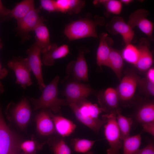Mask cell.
<instances>
[{
	"label": "cell",
	"instance_id": "obj_1",
	"mask_svg": "<svg viewBox=\"0 0 154 154\" xmlns=\"http://www.w3.org/2000/svg\"><path fill=\"white\" fill-rule=\"evenodd\" d=\"M68 105L76 119L84 125L97 133L106 122L99 118L102 110L96 104H92L86 98L81 99Z\"/></svg>",
	"mask_w": 154,
	"mask_h": 154
},
{
	"label": "cell",
	"instance_id": "obj_2",
	"mask_svg": "<svg viewBox=\"0 0 154 154\" xmlns=\"http://www.w3.org/2000/svg\"><path fill=\"white\" fill-rule=\"evenodd\" d=\"M104 18L96 15L93 18L86 17L70 22L65 27L64 33L70 41L88 38H98L96 28L104 26Z\"/></svg>",
	"mask_w": 154,
	"mask_h": 154
},
{
	"label": "cell",
	"instance_id": "obj_3",
	"mask_svg": "<svg viewBox=\"0 0 154 154\" xmlns=\"http://www.w3.org/2000/svg\"><path fill=\"white\" fill-rule=\"evenodd\" d=\"M59 79V76L56 75L43 89L39 98H30L35 110L47 109L54 113H57L60 112L61 106L68 105V103L66 99L59 98L58 97Z\"/></svg>",
	"mask_w": 154,
	"mask_h": 154
},
{
	"label": "cell",
	"instance_id": "obj_4",
	"mask_svg": "<svg viewBox=\"0 0 154 154\" xmlns=\"http://www.w3.org/2000/svg\"><path fill=\"white\" fill-rule=\"evenodd\" d=\"M116 115L117 111L102 116V118L106 121L104 126V135L110 146L107 151V154H120L119 149L123 145L117 123Z\"/></svg>",
	"mask_w": 154,
	"mask_h": 154
},
{
	"label": "cell",
	"instance_id": "obj_5",
	"mask_svg": "<svg viewBox=\"0 0 154 154\" xmlns=\"http://www.w3.org/2000/svg\"><path fill=\"white\" fill-rule=\"evenodd\" d=\"M63 83L62 94L66 97L68 104L86 98L94 93V91L88 84L73 80L67 76Z\"/></svg>",
	"mask_w": 154,
	"mask_h": 154
},
{
	"label": "cell",
	"instance_id": "obj_6",
	"mask_svg": "<svg viewBox=\"0 0 154 154\" xmlns=\"http://www.w3.org/2000/svg\"><path fill=\"white\" fill-rule=\"evenodd\" d=\"M21 144L19 138L5 122L0 105V154H19Z\"/></svg>",
	"mask_w": 154,
	"mask_h": 154
},
{
	"label": "cell",
	"instance_id": "obj_7",
	"mask_svg": "<svg viewBox=\"0 0 154 154\" xmlns=\"http://www.w3.org/2000/svg\"><path fill=\"white\" fill-rule=\"evenodd\" d=\"M6 112L7 115H11L13 118L21 129L24 130L30 120L31 109L28 100L24 97L17 104L13 102L9 103Z\"/></svg>",
	"mask_w": 154,
	"mask_h": 154
},
{
	"label": "cell",
	"instance_id": "obj_8",
	"mask_svg": "<svg viewBox=\"0 0 154 154\" xmlns=\"http://www.w3.org/2000/svg\"><path fill=\"white\" fill-rule=\"evenodd\" d=\"M8 66L13 70L16 78V83L24 89L33 84L31 77V70L27 58L15 57L9 61Z\"/></svg>",
	"mask_w": 154,
	"mask_h": 154
},
{
	"label": "cell",
	"instance_id": "obj_9",
	"mask_svg": "<svg viewBox=\"0 0 154 154\" xmlns=\"http://www.w3.org/2000/svg\"><path fill=\"white\" fill-rule=\"evenodd\" d=\"M149 15L148 11L143 9H138L129 15L127 24L133 29L137 27L147 37L153 41L154 24L147 19Z\"/></svg>",
	"mask_w": 154,
	"mask_h": 154
},
{
	"label": "cell",
	"instance_id": "obj_10",
	"mask_svg": "<svg viewBox=\"0 0 154 154\" xmlns=\"http://www.w3.org/2000/svg\"><path fill=\"white\" fill-rule=\"evenodd\" d=\"M66 72L67 76L73 80L80 82L88 81V67L84 51L80 50L76 60L68 64Z\"/></svg>",
	"mask_w": 154,
	"mask_h": 154
},
{
	"label": "cell",
	"instance_id": "obj_11",
	"mask_svg": "<svg viewBox=\"0 0 154 154\" xmlns=\"http://www.w3.org/2000/svg\"><path fill=\"white\" fill-rule=\"evenodd\" d=\"M105 28L112 34L121 35L125 45L131 43L135 35L133 29L120 17H113L106 25Z\"/></svg>",
	"mask_w": 154,
	"mask_h": 154
},
{
	"label": "cell",
	"instance_id": "obj_12",
	"mask_svg": "<svg viewBox=\"0 0 154 154\" xmlns=\"http://www.w3.org/2000/svg\"><path fill=\"white\" fill-rule=\"evenodd\" d=\"M41 50L35 43L26 51L27 58L31 71L36 78L39 89L42 91L45 87L42 71V63L41 58Z\"/></svg>",
	"mask_w": 154,
	"mask_h": 154
},
{
	"label": "cell",
	"instance_id": "obj_13",
	"mask_svg": "<svg viewBox=\"0 0 154 154\" xmlns=\"http://www.w3.org/2000/svg\"><path fill=\"white\" fill-rule=\"evenodd\" d=\"M139 79L134 73H128L123 77L116 90L119 100L127 102L133 98Z\"/></svg>",
	"mask_w": 154,
	"mask_h": 154
},
{
	"label": "cell",
	"instance_id": "obj_14",
	"mask_svg": "<svg viewBox=\"0 0 154 154\" xmlns=\"http://www.w3.org/2000/svg\"><path fill=\"white\" fill-rule=\"evenodd\" d=\"M97 98L102 111L109 113L118 109L119 100L117 92L114 88H108L100 91Z\"/></svg>",
	"mask_w": 154,
	"mask_h": 154
},
{
	"label": "cell",
	"instance_id": "obj_15",
	"mask_svg": "<svg viewBox=\"0 0 154 154\" xmlns=\"http://www.w3.org/2000/svg\"><path fill=\"white\" fill-rule=\"evenodd\" d=\"M150 43L148 39L141 38L138 47L139 55L137 61L134 65L141 71L149 69L153 63L152 53L150 49Z\"/></svg>",
	"mask_w": 154,
	"mask_h": 154
},
{
	"label": "cell",
	"instance_id": "obj_16",
	"mask_svg": "<svg viewBox=\"0 0 154 154\" xmlns=\"http://www.w3.org/2000/svg\"><path fill=\"white\" fill-rule=\"evenodd\" d=\"M40 10L35 8L30 11L25 16L17 22V28L22 34L26 35L34 31L38 25L44 21L39 14Z\"/></svg>",
	"mask_w": 154,
	"mask_h": 154
},
{
	"label": "cell",
	"instance_id": "obj_17",
	"mask_svg": "<svg viewBox=\"0 0 154 154\" xmlns=\"http://www.w3.org/2000/svg\"><path fill=\"white\" fill-rule=\"evenodd\" d=\"M36 128L41 135L48 136L56 131L54 125L49 113V110L42 109L35 117Z\"/></svg>",
	"mask_w": 154,
	"mask_h": 154
},
{
	"label": "cell",
	"instance_id": "obj_18",
	"mask_svg": "<svg viewBox=\"0 0 154 154\" xmlns=\"http://www.w3.org/2000/svg\"><path fill=\"white\" fill-rule=\"evenodd\" d=\"M50 116L53 122L56 131L62 137H68L74 132L76 125L72 121L60 114H54L49 110Z\"/></svg>",
	"mask_w": 154,
	"mask_h": 154
},
{
	"label": "cell",
	"instance_id": "obj_19",
	"mask_svg": "<svg viewBox=\"0 0 154 154\" xmlns=\"http://www.w3.org/2000/svg\"><path fill=\"white\" fill-rule=\"evenodd\" d=\"M69 53V48L67 45L58 46L56 44H52L49 50L43 54L42 63L45 66H52L55 60L65 57Z\"/></svg>",
	"mask_w": 154,
	"mask_h": 154
},
{
	"label": "cell",
	"instance_id": "obj_20",
	"mask_svg": "<svg viewBox=\"0 0 154 154\" xmlns=\"http://www.w3.org/2000/svg\"><path fill=\"white\" fill-rule=\"evenodd\" d=\"M57 12L71 15L79 13L85 5V1L81 0H55Z\"/></svg>",
	"mask_w": 154,
	"mask_h": 154
},
{
	"label": "cell",
	"instance_id": "obj_21",
	"mask_svg": "<svg viewBox=\"0 0 154 154\" xmlns=\"http://www.w3.org/2000/svg\"><path fill=\"white\" fill-rule=\"evenodd\" d=\"M35 32L36 41L35 43L39 47L43 54L48 50L51 44L48 30L44 23H40L34 31Z\"/></svg>",
	"mask_w": 154,
	"mask_h": 154
},
{
	"label": "cell",
	"instance_id": "obj_22",
	"mask_svg": "<svg viewBox=\"0 0 154 154\" xmlns=\"http://www.w3.org/2000/svg\"><path fill=\"white\" fill-rule=\"evenodd\" d=\"M108 34L101 33L100 35L99 45L96 53V63L101 68L103 66H106L111 47L109 46Z\"/></svg>",
	"mask_w": 154,
	"mask_h": 154
},
{
	"label": "cell",
	"instance_id": "obj_23",
	"mask_svg": "<svg viewBox=\"0 0 154 154\" xmlns=\"http://www.w3.org/2000/svg\"><path fill=\"white\" fill-rule=\"evenodd\" d=\"M123 65V59L119 51L111 48L106 65L114 72L119 80L122 75Z\"/></svg>",
	"mask_w": 154,
	"mask_h": 154
},
{
	"label": "cell",
	"instance_id": "obj_24",
	"mask_svg": "<svg viewBox=\"0 0 154 154\" xmlns=\"http://www.w3.org/2000/svg\"><path fill=\"white\" fill-rule=\"evenodd\" d=\"M35 8L34 0H23L18 3L11 10L10 16L18 21Z\"/></svg>",
	"mask_w": 154,
	"mask_h": 154
},
{
	"label": "cell",
	"instance_id": "obj_25",
	"mask_svg": "<svg viewBox=\"0 0 154 154\" xmlns=\"http://www.w3.org/2000/svg\"><path fill=\"white\" fill-rule=\"evenodd\" d=\"M142 133L129 136L123 140L122 154H136L141 144Z\"/></svg>",
	"mask_w": 154,
	"mask_h": 154
},
{
	"label": "cell",
	"instance_id": "obj_26",
	"mask_svg": "<svg viewBox=\"0 0 154 154\" xmlns=\"http://www.w3.org/2000/svg\"><path fill=\"white\" fill-rule=\"evenodd\" d=\"M137 121L141 124L154 122V104L149 103L143 105L136 115Z\"/></svg>",
	"mask_w": 154,
	"mask_h": 154
},
{
	"label": "cell",
	"instance_id": "obj_27",
	"mask_svg": "<svg viewBox=\"0 0 154 154\" xmlns=\"http://www.w3.org/2000/svg\"><path fill=\"white\" fill-rule=\"evenodd\" d=\"M116 120L120 131V139L123 141L129 136L133 121L131 118L123 115L120 109L117 110Z\"/></svg>",
	"mask_w": 154,
	"mask_h": 154
},
{
	"label": "cell",
	"instance_id": "obj_28",
	"mask_svg": "<svg viewBox=\"0 0 154 154\" xmlns=\"http://www.w3.org/2000/svg\"><path fill=\"white\" fill-rule=\"evenodd\" d=\"M54 154H71L72 151L62 138L50 137L48 141Z\"/></svg>",
	"mask_w": 154,
	"mask_h": 154
},
{
	"label": "cell",
	"instance_id": "obj_29",
	"mask_svg": "<svg viewBox=\"0 0 154 154\" xmlns=\"http://www.w3.org/2000/svg\"><path fill=\"white\" fill-rule=\"evenodd\" d=\"M97 140L76 138L71 141V145L75 152L85 153L90 151Z\"/></svg>",
	"mask_w": 154,
	"mask_h": 154
},
{
	"label": "cell",
	"instance_id": "obj_30",
	"mask_svg": "<svg viewBox=\"0 0 154 154\" xmlns=\"http://www.w3.org/2000/svg\"><path fill=\"white\" fill-rule=\"evenodd\" d=\"M123 60L135 65L138 59L139 51L137 47L130 43L125 45L121 52Z\"/></svg>",
	"mask_w": 154,
	"mask_h": 154
},
{
	"label": "cell",
	"instance_id": "obj_31",
	"mask_svg": "<svg viewBox=\"0 0 154 154\" xmlns=\"http://www.w3.org/2000/svg\"><path fill=\"white\" fill-rule=\"evenodd\" d=\"M95 5L100 4L105 7L107 13L115 15L119 14L122 9V3L120 1L117 0H100L94 1Z\"/></svg>",
	"mask_w": 154,
	"mask_h": 154
},
{
	"label": "cell",
	"instance_id": "obj_32",
	"mask_svg": "<svg viewBox=\"0 0 154 154\" xmlns=\"http://www.w3.org/2000/svg\"><path fill=\"white\" fill-rule=\"evenodd\" d=\"M42 145L38 144L33 140H28L21 143L20 147L24 154H36L37 150L41 149Z\"/></svg>",
	"mask_w": 154,
	"mask_h": 154
},
{
	"label": "cell",
	"instance_id": "obj_33",
	"mask_svg": "<svg viewBox=\"0 0 154 154\" xmlns=\"http://www.w3.org/2000/svg\"><path fill=\"white\" fill-rule=\"evenodd\" d=\"M138 84L141 86L149 95H154V83L151 82L147 78L139 79Z\"/></svg>",
	"mask_w": 154,
	"mask_h": 154
},
{
	"label": "cell",
	"instance_id": "obj_34",
	"mask_svg": "<svg viewBox=\"0 0 154 154\" xmlns=\"http://www.w3.org/2000/svg\"><path fill=\"white\" fill-rule=\"evenodd\" d=\"M40 2L41 7L49 13L57 12L55 0H41Z\"/></svg>",
	"mask_w": 154,
	"mask_h": 154
},
{
	"label": "cell",
	"instance_id": "obj_35",
	"mask_svg": "<svg viewBox=\"0 0 154 154\" xmlns=\"http://www.w3.org/2000/svg\"><path fill=\"white\" fill-rule=\"evenodd\" d=\"M136 154H154V145L153 141H150L144 148L139 149Z\"/></svg>",
	"mask_w": 154,
	"mask_h": 154
},
{
	"label": "cell",
	"instance_id": "obj_36",
	"mask_svg": "<svg viewBox=\"0 0 154 154\" xmlns=\"http://www.w3.org/2000/svg\"><path fill=\"white\" fill-rule=\"evenodd\" d=\"M141 124L143 131L154 136V122L145 123Z\"/></svg>",
	"mask_w": 154,
	"mask_h": 154
},
{
	"label": "cell",
	"instance_id": "obj_37",
	"mask_svg": "<svg viewBox=\"0 0 154 154\" xmlns=\"http://www.w3.org/2000/svg\"><path fill=\"white\" fill-rule=\"evenodd\" d=\"M11 10L5 7L0 0V16L3 17L10 16Z\"/></svg>",
	"mask_w": 154,
	"mask_h": 154
},
{
	"label": "cell",
	"instance_id": "obj_38",
	"mask_svg": "<svg viewBox=\"0 0 154 154\" xmlns=\"http://www.w3.org/2000/svg\"><path fill=\"white\" fill-rule=\"evenodd\" d=\"M147 79L154 83V69L153 68H150L148 70L147 74Z\"/></svg>",
	"mask_w": 154,
	"mask_h": 154
},
{
	"label": "cell",
	"instance_id": "obj_39",
	"mask_svg": "<svg viewBox=\"0 0 154 154\" xmlns=\"http://www.w3.org/2000/svg\"><path fill=\"white\" fill-rule=\"evenodd\" d=\"M8 70L5 68H2L0 63V80L5 78L7 75Z\"/></svg>",
	"mask_w": 154,
	"mask_h": 154
},
{
	"label": "cell",
	"instance_id": "obj_40",
	"mask_svg": "<svg viewBox=\"0 0 154 154\" xmlns=\"http://www.w3.org/2000/svg\"><path fill=\"white\" fill-rule=\"evenodd\" d=\"M120 1L122 4L128 5L132 2L133 1L132 0H121Z\"/></svg>",
	"mask_w": 154,
	"mask_h": 154
},
{
	"label": "cell",
	"instance_id": "obj_41",
	"mask_svg": "<svg viewBox=\"0 0 154 154\" xmlns=\"http://www.w3.org/2000/svg\"><path fill=\"white\" fill-rule=\"evenodd\" d=\"M84 154H93V153L92 151H89L88 152L84 153Z\"/></svg>",
	"mask_w": 154,
	"mask_h": 154
},
{
	"label": "cell",
	"instance_id": "obj_42",
	"mask_svg": "<svg viewBox=\"0 0 154 154\" xmlns=\"http://www.w3.org/2000/svg\"><path fill=\"white\" fill-rule=\"evenodd\" d=\"M2 47V44H1V41L0 39V49H1Z\"/></svg>",
	"mask_w": 154,
	"mask_h": 154
},
{
	"label": "cell",
	"instance_id": "obj_43",
	"mask_svg": "<svg viewBox=\"0 0 154 154\" xmlns=\"http://www.w3.org/2000/svg\"><path fill=\"white\" fill-rule=\"evenodd\" d=\"M19 154H24V153L23 152H22V153H21Z\"/></svg>",
	"mask_w": 154,
	"mask_h": 154
}]
</instances>
